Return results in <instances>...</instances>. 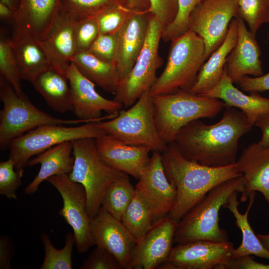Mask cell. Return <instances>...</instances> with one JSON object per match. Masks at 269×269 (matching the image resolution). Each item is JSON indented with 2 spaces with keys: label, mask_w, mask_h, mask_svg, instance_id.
<instances>
[{
  "label": "cell",
  "mask_w": 269,
  "mask_h": 269,
  "mask_svg": "<svg viewBox=\"0 0 269 269\" xmlns=\"http://www.w3.org/2000/svg\"><path fill=\"white\" fill-rule=\"evenodd\" d=\"M225 109L216 124L208 125L198 119L180 130L173 142L184 157L210 167L236 162L239 140L253 125L241 111Z\"/></svg>",
  "instance_id": "6da1fadb"
},
{
  "label": "cell",
  "mask_w": 269,
  "mask_h": 269,
  "mask_svg": "<svg viewBox=\"0 0 269 269\" xmlns=\"http://www.w3.org/2000/svg\"><path fill=\"white\" fill-rule=\"evenodd\" d=\"M161 154L166 175L176 190L175 203L168 216L177 222L215 186L242 175L236 162L206 166L184 157L174 142L167 144Z\"/></svg>",
  "instance_id": "7a4b0ae2"
},
{
  "label": "cell",
  "mask_w": 269,
  "mask_h": 269,
  "mask_svg": "<svg viewBox=\"0 0 269 269\" xmlns=\"http://www.w3.org/2000/svg\"><path fill=\"white\" fill-rule=\"evenodd\" d=\"M242 175L225 181L211 189L178 222L174 243L177 244L204 240L229 241L226 231L219 226V212L229 197L244 190Z\"/></svg>",
  "instance_id": "3957f363"
},
{
  "label": "cell",
  "mask_w": 269,
  "mask_h": 269,
  "mask_svg": "<svg viewBox=\"0 0 269 269\" xmlns=\"http://www.w3.org/2000/svg\"><path fill=\"white\" fill-rule=\"evenodd\" d=\"M153 101L156 128L167 144L173 142L180 130L190 122L214 118L226 107L221 100L184 90L154 96Z\"/></svg>",
  "instance_id": "277c9868"
},
{
  "label": "cell",
  "mask_w": 269,
  "mask_h": 269,
  "mask_svg": "<svg viewBox=\"0 0 269 269\" xmlns=\"http://www.w3.org/2000/svg\"><path fill=\"white\" fill-rule=\"evenodd\" d=\"M165 68L149 90L152 97L189 91L206 60L203 39L189 30L171 41Z\"/></svg>",
  "instance_id": "5b68a950"
},
{
  "label": "cell",
  "mask_w": 269,
  "mask_h": 269,
  "mask_svg": "<svg viewBox=\"0 0 269 269\" xmlns=\"http://www.w3.org/2000/svg\"><path fill=\"white\" fill-rule=\"evenodd\" d=\"M0 98L3 107L0 112V149H8L14 138L42 125H76L91 122L79 119H62L39 110L23 92L15 91L11 84L0 75Z\"/></svg>",
  "instance_id": "8992f818"
},
{
  "label": "cell",
  "mask_w": 269,
  "mask_h": 269,
  "mask_svg": "<svg viewBox=\"0 0 269 269\" xmlns=\"http://www.w3.org/2000/svg\"><path fill=\"white\" fill-rule=\"evenodd\" d=\"M74 162L68 174L82 184L87 196V210L92 219L98 213L103 195L109 185L124 172L107 165L100 156L96 138L84 137L72 141Z\"/></svg>",
  "instance_id": "52a82bcc"
},
{
  "label": "cell",
  "mask_w": 269,
  "mask_h": 269,
  "mask_svg": "<svg viewBox=\"0 0 269 269\" xmlns=\"http://www.w3.org/2000/svg\"><path fill=\"white\" fill-rule=\"evenodd\" d=\"M98 124L107 134L125 143L148 147L161 153L167 147L156 128L153 97L149 91L142 94L129 109L121 111L114 118Z\"/></svg>",
  "instance_id": "ba28073f"
},
{
  "label": "cell",
  "mask_w": 269,
  "mask_h": 269,
  "mask_svg": "<svg viewBox=\"0 0 269 269\" xmlns=\"http://www.w3.org/2000/svg\"><path fill=\"white\" fill-rule=\"evenodd\" d=\"M70 126L44 125L13 139L8 149L9 158L12 160L15 169H23L28 166L32 156L60 143L84 137L97 138L107 134L99 126L98 122L85 123L80 126Z\"/></svg>",
  "instance_id": "9c48e42d"
},
{
  "label": "cell",
  "mask_w": 269,
  "mask_h": 269,
  "mask_svg": "<svg viewBox=\"0 0 269 269\" xmlns=\"http://www.w3.org/2000/svg\"><path fill=\"white\" fill-rule=\"evenodd\" d=\"M164 28L150 13L144 45L131 70L120 82L114 94L113 100L123 106H132L142 94L150 90L156 80V71L163 63L158 49Z\"/></svg>",
  "instance_id": "30bf717a"
},
{
  "label": "cell",
  "mask_w": 269,
  "mask_h": 269,
  "mask_svg": "<svg viewBox=\"0 0 269 269\" xmlns=\"http://www.w3.org/2000/svg\"><path fill=\"white\" fill-rule=\"evenodd\" d=\"M46 181L61 195L63 206L59 214L72 228L75 245L79 253H85L95 245L87 210V196L83 186L70 179L68 174L52 176Z\"/></svg>",
  "instance_id": "8fae6325"
},
{
  "label": "cell",
  "mask_w": 269,
  "mask_h": 269,
  "mask_svg": "<svg viewBox=\"0 0 269 269\" xmlns=\"http://www.w3.org/2000/svg\"><path fill=\"white\" fill-rule=\"evenodd\" d=\"M237 16V0H205L193 9L189 29L203 39L206 59L223 42L232 19Z\"/></svg>",
  "instance_id": "7c38bea8"
},
{
  "label": "cell",
  "mask_w": 269,
  "mask_h": 269,
  "mask_svg": "<svg viewBox=\"0 0 269 269\" xmlns=\"http://www.w3.org/2000/svg\"><path fill=\"white\" fill-rule=\"evenodd\" d=\"M71 93L72 112L79 120L99 122L113 119L123 105L107 99L95 90V85L72 62L66 72Z\"/></svg>",
  "instance_id": "4fadbf2b"
},
{
  "label": "cell",
  "mask_w": 269,
  "mask_h": 269,
  "mask_svg": "<svg viewBox=\"0 0 269 269\" xmlns=\"http://www.w3.org/2000/svg\"><path fill=\"white\" fill-rule=\"evenodd\" d=\"M234 249L229 241H195L173 247L166 261L172 269H226Z\"/></svg>",
  "instance_id": "5bb4252c"
},
{
  "label": "cell",
  "mask_w": 269,
  "mask_h": 269,
  "mask_svg": "<svg viewBox=\"0 0 269 269\" xmlns=\"http://www.w3.org/2000/svg\"><path fill=\"white\" fill-rule=\"evenodd\" d=\"M135 188L149 205L153 223L168 215L175 203L176 190L166 175L161 153L152 151Z\"/></svg>",
  "instance_id": "9a60e30c"
},
{
  "label": "cell",
  "mask_w": 269,
  "mask_h": 269,
  "mask_svg": "<svg viewBox=\"0 0 269 269\" xmlns=\"http://www.w3.org/2000/svg\"><path fill=\"white\" fill-rule=\"evenodd\" d=\"M177 224L168 216L154 222L137 242L129 269H154L166 262L173 248Z\"/></svg>",
  "instance_id": "2e32d148"
},
{
  "label": "cell",
  "mask_w": 269,
  "mask_h": 269,
  "mask_svg": "<svg viewBox=\"0 0 269 269\" xmlns=\"http://www.w3.org/2000/svg\"><path fill=\"white\" fill-rule=\"evenodd\" d=\"M90 227L97 247L113 255L122 269H129L136 241L121 221L101 207Z\"/></svg>",
  "instance_id": "e0dca14e"
},
{
  "label": "cell",
  "mask_w": 269,
  "mask_h": 269,
  "mask_svg": "<svg viewBox=\"0 0 269 269\" xmlns=\"http://www.w3.org/2000/svg\"><path fill=\"white\" fill-rule=\"evenodd\" d=\"M150 14L149 11H132L122 26L115 33L117 47L114 64L120 82L131 70L144 45Z\"/></svg>",
  "instance_id": "ac0fdd59"
},
{
  "label": "cell",
  "mask_w": 269,
  "mask_h": 269,
  "mask_svg": "<svg viewBox=\"0 0 269 269\" xmlns=\"http://www.w3.org/2000/svg\"><path fill=\"white\" fill-rule=\"evenodd\" d=\"M96 143L100 156L107 165L137 180L150 159L149 147L125 143L107 134L96 138Z\"/></svg>",
  "instance_id": "d6986e66"
},
{
  "label": "cell",
  "mask_w": 269,
  "mask_h": 269,
  "mask_svg": "<svg viewBox=\"0 0 269 269\" xmlns=\"http://www.w3.org/2000/svg\"><path fill=\"white\" fill-rule=\"evenodd\" d=\"M80 19L60 10L47 34L39 41L50 66L65 75L76 53L75 31Z\"/></svg>",
  "instance_id": "ffe728a7"
},
{
  "label": "cell",
  "mask_w": 269,
  "mask_h": 269,
  "mask_svg": "<svg viewBox=\"0 0 269 269\" xmlns=\"http://www.w3.org/2000/svg\"><path fill=\"white\" fill-rule=\"evenodd\" d=\"M60 11V0H20L12 22V36L43 40Z\"/></svg>",
  "instance_id": "44dd1931"
},
{
  "label": "cell",
  "mask_w": 269,
  "mask_h": 269,
  "mask_svg": "<svg viewBox=\"0 0 269 269\" xmlns=\"http://www.w3.org/2000/svg\"><path fill=\"white\" fill-rule=\"evenodd\" d=\"M238 24L236 43L227 58L225 67L227 75L234 83L249 75L258 77L264 74L260 59L261 50L256 34L248 30L244 21L236 17Z\"/></svg>",
  "instance_id": "7402d4cb"
},
{
  "label": "cell",
  "mask_w": 269,
  "mask_h": 269,
  "mask_svg": "<svg viewBox=\"0 0 269 269\" xmlns=\"http://www.w3.org/2000/svg\"><path fill=\"white\" fill-rule=\"evenodd\" d=\"M236 163L244 180L240 200L246 201L253 192H260L269 205V146L254 142L246 147Z\"/></svg>",
  "instance_id": "603a6c76"
},
{
  "label": "cell",
  "mask_w": 269,
  "mask_h": 269,
  "mask_svg": "<svg viewBox=\"0 0 269 269\" xmlns=\"http://www.w3.org/2000/svg\"><path fill=\"white\" fill-rule=\"evenodd\" d=\"M200 95L221 100L226 106L240 109L253 126L260 115L269 113V98L262 97L258 92L250 93L249 95L243 93L234 86L225 68L217 85Z\"/></svg>",
  "instance_id": "cb8c5ba5"
},
{
  "label": "cell",
  "mask_w": 269,
  "mask_h": 269,
  "mask_svg": "<svg viewBox=\"0 0 269 269\" xmlns=\"http://www.w3.org/2000/svg\"><path fill=\"white\" fill-rule=\"evenodd\" d=\"M73 154L72 141H67L55 145L36 157L31 158L28 166L37 164L40 168L37 175L25 188L24 193L32 194L35 193L40 184L48 178L62 174H70L73 169L74 158Z\"/></svg>",
  "instance_id": "d4e9b609"
},
{
  "label": "cell",
  "mask_w": 269,
  "mask_h": 269,
  "mask_svg": "<svg viewBox=\"0 0 269 269\" xmlns=\"http://www.w3.org/2000/svg\"><path fill=\"white\" fill-rule=\"evenodd\" d=\"M237 35L238 24L235 17L229 24L228 33L223 42L202 66L194 84L189 90L190 92L195 94H204L220 81L224 71L227 56L236 43Z\"/></svg>",
  "instance_id": "484cf974"
},
{
  "label": "cell",
  "mask_w": 269,
  "mask_h": 269,
  "mask_svg": "<svg viewBox=\"0 0 269 269\" xmlns=\"http://www.w3.org/2000/svg\"><path fill=\"white\" fill-rule=\"evenodd\" d=\"M66 75L51 66L32 81L36 90L54 111L64 113L72 111L71 93Z\"/></svg>",
  "instance_id": "4316f807"
},
{
  "label": "cell",
  "mask_w": 269,
  "mask_h": 269,
  "mask_svg": "<svg viewBox=\"0 0 269 269\" xmlns=\"http://www.w3.org/2000/svg\"><path fill=\"white\" fill-rule=\"evenodd\" d=\"M256 192H252L249 197V204L244 214L238 209V192H235L229 197L223 207L227 208L235 218L236 225L241 230L242 239L240 245L233 252V258L245 256L254 255L269 261V251L262 245L255 234L248 221V215L255 200Z\"/></svg>",
  "instance_id": "83f0119b"
},
{
  "label": "cell",
  "mask_w": 269,
  "mask_h": 269,
  "mask_svg": "<svg viewBox=\"0 0 269 269\" xmlns=\"http://www.w3.org/2000/svg\"><path fill=\"white\" fill-rule=\"evenodd\" d=\"M22 80L30 83L41 72L50 67L47 55L39 41L28 35L12 36Z\"/></svg>",
  "instance_id": "f1b7e54d"
},
{
  "label": "cell",
  "mask_w": 269,
  "mask_h": 269,
  "mask_svg": "<svg viewBox=\"0 0 269 269\" xmlns=\"http://www.w3.org/2000/svg\"><path fill=\"white\" fill-rule=\"evenodd\" d=\"M72 62L86 77L114 95L120 83L114 63L103 61L88 51L76 53Z\"/></svg>",
  "instance_id": "f546056e"
},
{
  "label": "cell",
  "mask_w": 269,
  "mask_h": 269,
  "mask_svg": "<svg viewBox=\"0 0 269 269\" xmlns=\"http://www.w3.org/2000/svg\"><path fill=\"white\" fill-rule=\"evenodd\" d=\"M136 241H139L153 223L152 210L142 195L135 188L134 196L121 220Z\"/></svg>",
  "instance_id": "4dcf8cb0"
},
{
  "label": "cell",
  "mask_w": 269,
  "mask_h": 269,
  "mask_svg": "<svg viewBox=\"0 0 269 269\" xmlns=\"http://www.w3.org/2000/svg\"><path fill=\"white\" fill-rule=\"evenodd\" d=\"M135 187L127 174L124 173L107 188L101 201V207L117 219L122 216L133 199Z\"/></svg>",
  "instance_id": "1f68e13d"
},
{
  "label": "cell",
  "mask_w": 269,
  "mask_h": 269,
  "mask_svg": "<svg viewBox=\"0 0 269 269\" xmlns=\"http://www.w3.org/2000/svg\"><path fill=\"white\" fill-rule=\"evenodd\" d=\"M40 239L42 242L45 256L40 269H72V254L75 239L73 232H69L65 237V246L62 249H57L52 245L48 235L42 233Z\"/></svg>",
  "instance_id": "d6a6232c"
},
{
  "label": "cell",
  "mask_w": 269,
  "mask_h": 269,
  "mask_svg": "<svg viewBox=\"0 0 269 269\" xmlns=\"http://www.w3.org/2000/svg\"><path fill=\"white\" fill-rule=\"evenodd\" d=\"M0 75L11 84L16 92H23L20 69L11 38L3 27L0 30Z\"/></svg>",
  "instance_id": "836d02e7"
},
{
  "label": "cell",
  "mask_w": 269,
  "mask_h": 269,
  "mask_svg": "<svg viewBox=\"0 0 269 269\" xmlns=\"http://www.w3.org/2000/svg\"><path fill=\"white\" fill-rule=\"evenodd\" d=\"M237 16L256 35L263 24H269V0H237Z\"/></svg>",
  "instance_id": "e575fe53"
},
{
  "label": "cell",
  "mask_w": 269,
  "mask_h": 269,
  "mask_svg": "<svg viewBox=\"0 0 269 269\" xmlns=\"http://www.w3.org/2000/svg\"><path fill=\"white\" fill-rule=\"evenodd\" d=\"M132 11L127 5L126 0L118 1L102 10L94 16L99 34H115Z\"/></svg>",
  "instance_id": "d590c367"
},
{
  "label": "cell",
  "mask_w": 269,
  "mask_h": 269,
  "mask_svg": "<svg viewBox=\"0 0 269 269\" xmlns=\"http://www.w3.org/2000/svg\"><path fill=\"white\" fill-rule=\"evenodd\" d=\"M60 10L79 19L95 16L120 0H60Z\"/></svg>",
  "instance_id": "8d00e7d4"
},
{
  "label": "cell",
  "mask_w": 269,
  "mask_h": 269,
  "mask_svg": "<svg viewBox=\"0 0 269 269\" xmlns=\"http://www.w3.org/2000/svg\"><path fill=\"white\" fill-rule=\"evenodd\" d=\"M205 0H178V10L174 20L165 27L162 34L163 41L167 42L179 37L189 29V17L193 9Z\"/></svg>",
  "instance_id": "74e56055"
},
{
  "label": "cell",
  "mask_w": 269,
  "mask_h": 269,
  "mask_svg": "<svg viewBox=\"0 0 269 269\" xmlns=\"http://www.w3.org/2000/svg\"><path fill=\"white\" fill-rule=\"evenodd\" d=\"M23 169L16 170L9 158L0 162V194L10 199H17L16 191L22 184Z\"/></svg>",
  "instance_id": "f35d334b"
},
{
  "label": "cell",
  "mask_w": 269,
  "mask_h": 269,
  "mask_svg": "<svg viewBox=\"0 0 269 269\" xmlns=\"http://www.w3.org/2000/svg\"><path fill=\"white\" fill-rule=\"evenodd\" d=\"M99 34L98 26L95 16L79 20L75 31L76 53L88 51Z\"/></svg>",
  "instance_id": "ab89813d"
},
{
  "label": "cell",
  "mask_w": 269,
  "mask_h": 269,
  "mask_svg": "<svg viewBox=\"0 0 269 269\" xmlns=\"http://www.w3.org/2000/svg\"><path fill=\"white\" fill-rule=\"evenodd\" d=\"M116 47L115 34H99L88 51L103 61L114 63Z\"/></svg>",
  "instance_id": "60d3db41"
},
{
  "label": "cell",
  "mask_w": 269,
  "mask_h": 269,
  "mask_svg": "<svg viewBox=\"0 0 269 269\" xmlns=\"http://www.w3.org/2000/svg\"><path fill=\"white\" fill-rule=\"evenodd\" d=\"M81 269H121L119 262L110 253L97 247L81 266Z\"/></svg>",
  "instance_id": "b9f144b4"
},
{
  "label": "cell",
  "mask_w": 269,
  "mask_h": 269,
  "mask_svg": "<svg viewBox=\"0 0 269 269\" xmlns=\"http://www.w3.org/2000/svg\"><path fill=\"white\" fill-rule=\"evenodd\" d=\"M150 12L165 27L175 19L178 10V0H148Z\"/></svg>",
  "instance_id": "7bdbcfd3"
},
{
  "label": "cell",
  "mask_w": 269,
  "mask_h": 269,
  "mask_svg": "<svg viewBox=\"0 0 269 269\" xmlns=\"http://www.w3.org/2000/svg\"><path fill=\"white\" fill-rule=\"evenodd\" d=\"M236 84L241 90L250 93L269 91V72L258 77L245 76Z\"/></svg>",
  "instance_id": "ee69618b"
},
{
  "label": "cell",
  "mask_w": 269,
  "mask_h": 269,
  "mask_svg": "<svg viewBox=\"0 0 269 269\" xmlns=\"http://www.w3.org/2000/svg\"><path fill=\"white\" fill-rule=\"evenodd\" d=\"M226 269H269V264L257 262L249 255L232 258Z\"/></svg>",
  "instance_id": "f6af8a7d"
},
{
  "label": "cell",
  "mask_w": 269,
  "mask_h": 269,
  "mask_svg": "<svg viewBox=\"0 0 269 269\" xmlns=\"http://www.w3.org/2000/svg\"><path fill=\"white\" fill-rule=\"evenodd\" d=\"M14 253L13 244L7 236L0 238V269H11L10 261Z\"/></svg>",
  "instance_id": "bcb514c9"
},
{
  "label": "cell",
  "mask_w": 269,
  "mask_h": 269,
  "mask_svg": "<svg viewBox=\"0 0 269 269\" xmlns=\"http://www.w3.org/2000/svg\"><path fill=\"white\" fill-rule=\"evenodd\" d=\"M254 125L258 127L261 131V139L257 142L261 146H269V113L260 115Z\"/></svg>",
  "instance_id": "7dc6e473"
},
{
  "label": "cell",
  "mask_w": 269,
  "mask_h": 269,
  "mask_svg": "<svg viewBox=\"0 0 269 269\" xmlns=\"http://www.w3.org/2000/svg\"><path fill=\"white\" fill-rule=\"evenodd\" d=\"M126 1L128 7L132 11L135 12L149 11L150 4L148 0H126Z\"/></svg>",
  "instance_id": "c3c4849f"
},
{
  "label": "cell",
  "mask_w": 269,
  "mask_h": 269,
  "mask_svg": "<svg viewBox=\"0 0 269 269\" xmlns=\"http://www.w3.org/2000/svg\"><path fill=\"white\" fill-rule=\"evenodd\" d=\"M16 12L4 3L0 1V17L4 20L9 21L12 23L15 19Z\"/></svg>",
  "instance_id": "681fc988"
},
{
  "label": "cell",
  "mask_w": 269,
  "mask_h": 269,
  "mask_svg": "<svg viewBox=\"0 0 269 269\" xmlns=\"http://www.w3.org/2000/svg\"><path fill=\"white\" fill-rule=\"evenodd\" d=\"M0 1L5 4L16 12L19 4L20 0H0Z\"/></svg>",
  "instance_id": "f907efd6"
},
{
  "label": "cell",
  "mask_w": 269,
  "mask_h": 269,
  "mask_svg": "<svg viewBox=\"0 0 269 269\" xmlns=\"http://www.w3.org/2000/svg\"><path fill=\"white\" fill-rule=\"evenodd\" d=\"M257 235L263 246L269 251V234H259Z\"/></svg>",
  "instance_id": "816d5d0a"
},
{
  "label": "cell",
  "mask_w": 269,
  "mask_h": 269,
  "mask_svg": "<svg viewBox=\"0 0 269 269\" xmlns=\"http://www.w3.org/2000/svg\"></svg>",
  "instance_id": "f5cc1de1"
}]
</instances>
